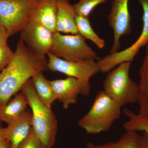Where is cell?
Masks as SVG:
<instances>
[{
  "instance_id": "6",
  "label": "cell",
  "mask_w": 148,
  "mask_h": 148,
  "mask_svg": "<svg viewBox=\"0 0 148 148\" xmlns=\"http://www.w3.org/2000/svg\"><path fill=\"white\" fill-rule=\"evenodd\" d=\"M50 52L58 58L72 62L99 59L96 52L79 34L63 35L55 32Z\"/></svg>"
},
{
  "instance_id": "3",
  "label": "cell",
  "mask_w": 148,
  "mask_h": 148,
  "mask_svg": "<svg viewBox=\"0 0 148 148\" xmlns=\"http://www.w3.org/2000/svg\"><path fill=\"white\" fill-rule=\"evenodd\" d=\"M121 108L104 90H101L95 95L90 110L78 121V125L88 134L107 132L120 117Z\"/></svg>"
},
{
  "instance_id": "5",
  "label": "cell",
  "mask_w": 148,
  "mask_h": 148,
  "mask_svg": "<svg viewBox=\"0 0 148 148\" xmlns=\"http://www.w3.org/2000/svg\"><path fill=\"white\" fill-rule=\"evenodd\" d=\"M47 56V69L75 78L80 85L82 95L87 96L90 94V79L100 72L97 62L93 59L79 62L66 61L56 57L50 52Z\"/></svg>"
},
{
  "instance_id": "10",
  "label": "cell",
  "mask_w": 148,
  "mask_h": 148,
  "mask_svg": "<svg viewBox=\"0 0 148 148\" xmlns=\"http://www.w3.org/2000/svg\"><path fill=\"white\" fill-rule=\"evenodd\" d=\"M129 0H113L108 20L114 32V41L110 53L118 52L121 37L132 31L131 17L129 10Z\"/></svg>"
},
{
  "instance_id": "24",
  "label": "cell",
  "mask_w": 148,
  "mask_h": 148,
  "mask_svg": "<svg viewBox=\"0 0 148 148\" xmlns=\"http://www.w3.org/2000/svg\"><path fill=\"white\" fill-rule=\"evenodd\" d=\"M10 37L4 27L0 24V48L7 44V42Z\"/></svg>"
},
{
  "instance_id": "22",
  "label": "cell",
  "mask_w": 148,
  "mask_h": 148,
  "mask_svg": "<svg viewBox=\"0 0 148 148\" xmlns=\"http://www.w3.org/2000/svg\"><path fill=\"white\" fill-rule=\"evenodd\" d=\"M18 148H44V147L32 127L28 137Z\"/></svg>"
},
{
  "instance_id": "26",
  "label": "cell",
  "mask_w": 148,
  "mask_h": 148,
  "mask_svg": "<svg viewBox=\"0 0 148 148\" xmlns=\"http://www.w3.org/2000/svg\"><path fill=\"white\" fill-rule=\"evenodd\" d=\"M140 148H148V136L145 133L140 135Z\"/></svg>"
},
{
  "instance_id": "9",
  "label": "cell",
  "mask_w": 148,
  "mask_h": 148,
  "mask_svg": "<svg viewBox=\"0 0 148 148\" xmlns=\"http://www.w3.org/2000/svg\"><path fill=\"white\" fill-rule=\"evenodd\" d=\"M20 39L34 53L45 56L52 48L53 33L41 24L29 20L20 32Z\"/></svg>"
},
{
  "instance_id": "19",
  "label": "cell",
  "mask_w": 148,
  "mask_h": 148,
  "mask_svg": "<svg viewBox=\"0 0 148 148\" xmlns=\"http://www.w3.org/2000/svg\"><path fill=\"white\" fill-rule=\"evenodd\" d=\"M123 114L129 118L123 126L125 131L142 132L148 136V118L140 113L136 114L127 109L123 110Z\"/></svg>"
},
{
  "instance_id": "1",
  "label": "cell",
  "mask_w": 148,
  "mask_h": 148,
  "mask_svg": "<svg viewBox=\"0 0 148 148\" xmlns=\"http://www.w3.org/2000/svg\"><path fill=\"white\" fill-rule=\"evenodd\" d=\"M47 63L45 56L34 53L19 39L10 62L0 73V107L8 103L36 74L46 71Z\"/></svg>"
},
{
  "instance_id": "8",
  "label": "cell",
  "mask_w": 148,
  "mask_h": 148,
  "mask_svg": "<svg viewBox=\"0 0 148 148\" xmlns=\"http://www.w3.org/2000/svg\"><path fill=\"white\" fill-rule=\"evenodd\" d=\"M143 10V27L140 36L134 43L127 48L116 53H110L97 61L100 72L106 73L119 64L131 62L141 48L148 42V0H138Z\"/></svg>"
},
{
  "instance_id": "29",
  "label": "cell",
  "mask_w": 148,
  "mask_h": 148,
  "mask_svg": "<svg viewBox=\"0 0 148 148\" xmlns=\"http://www.w3.org/2000/svg\"><path fill=\"white\" fill-rule=\"evenodd\" d=\"M3 127H2L1 124V122L0 121V129H2Z\"/></svg>"
},
{
  "instance_id": "4",
  "label": "cell",
  "mask_w": 148,
  "mask_h": 148,
  "mask_svg": "<svg viewBox=\"0 0 148 148\" xmlns=\"http://www.w3.org/2000/svg\"><path fill=\"white\" fill-rule=\"evenodd\" d=\"M131 62L119 64L108 72L103 82L104 92L121 107L138 103L139 85L130 77Z\"/></svg>"
},
{
  "instance_id": "17",
  "label": "cell",
  "mask_w": 148,
  "mask_h": 148,
  "mask_svg": "<svg viewBox=\"0 0 148 148\" xmlns=\"http://www.w3.org/2000/svg\"><path fill=\"white\" fill-rule=\"evenodd\" d=\"M146 54L139 70L140 96L139 113L148 118V42L146 46Z\"/></svg>"
},
{
  "instance_id": "12",
  "label": "cell",
  "mask_w": 148,
  "mask_h": 148,
  "mask_svg": "<svg viewBox=\"0 0 148 148\" xmlns=\"http://www.w3.org/2000/svg\"><path fill=\"white\" fill-rule=\"evenodd\" d=\"M32 114L27 110L20 117L3 128L6 140L10 148H18L30 133L32 128Z\"/></svg>"
},
{
  "instance_id": "16",
  "label": "cell",
  "mask_w": 148,
  "mask_h": 148,
  "mask_svg": "<svg viewBox=\"0 0 148 148\" xmlns=\"http://www.w3.org/2000/svg\"><path fill=\"white\" fill-rule=\"evenodd\" d=\"M32 79L40 100L46 106L51 107L56 98L50 81L46 78L43 73L36 74Z\"/></svg>"
},
{
  "instance_id": "25",
  "label": "cell",
  "mask_w": 148,
  "mask_h": 148,
  "mask_svg": "<svg viewBox=\"0 0 148 148\" xmlns=\"http://www.w3.org/2000/svg\"><path fill=\"white\" fill-rule=\"evenodd\" d=\"M116 142H110L101 145H96L90 142H88L86 148H115Z\"/></svg>"
},
{
  "instance_id": "27",
  "label": "cell",
  "mask_w": 148,
  "mask_h": 148,
  "mask_svg": "<svg viewBox=\"0 0 148 148\" xmlns=\"http://www.w3.org/2000/svg\"><path fill=\"white\" fill-rule=\"evenodd\" d=\"M6 141L3 133V128L0 129V148H2Z\"/></svg>"
},
{
  "instance_id": "7",
  "label": "cell",
  "mask_w": 148,
  "mask_h": 148,
  "mask_svg": "<svg viewBox=\"0 0 148 148\" xmlns=\"http://www.w3.org/2000/svg\"><path fill=\"white\" fill-rule=\"evenodd\" d=\"M39 0H0V24L10 37L20 32Z\"/></svg>"
},
{
  "instance_id": "23",
  "label": "cell",
  "mask_w": 148,
  "mask_h": 148,
  "mask_svg": "<svg viewBox=\"0 0 148 148\" xmlns=\"http://www.w3.org/2000/svg\"><path fill=\"white\" fill-rule=\"evenodd\" d=\"M14 52L8 44L0 48V73L5 69L10 62Z\"/></svg>"
},
{
  "instance_id": "18",
  "label": "cell",
  "mask_w": 148,
  "mask_h": 148,
  "mask_svg": "<svg viewBox=\"0 0 148 148\" xmlns=\"http://www.w3.org/2000/svg\"><path fill=\"white\" fill-rule=\"evenodd\" d=\"M76 22L78 34L85 39L92 42L99 48L102 49L106 45V41L92 29L88 17L77 15Z\"/></svg>"
},
{
  "instance_id": "28",
  "label": "cell",
  "mask_w": 148,
  "mask_h": 148,
  "mask_svg": "<svg viewBox=\"0 0 148 148\" xmlns=\"http://www.w3.org/2000/svg\"><path fill=\"white\" fill-rule=\"evenodd\" d=\"M2 148H10V143L7 140L6 141L5 143L4 144Z\"/></svg>"
},
{
  "instance_id": "15",
  "label": "cell",
  "mask_w": 148,
  "mask_h": 148,
  "mask_svg": "<svg viewBox=\"0 0 148 148\" xmlns=\"http://www.w3.org/2000/svg\"><path fill=\"white\" fill-rule=\"evenodd\" d=\"M28 101L22 92L14 95L5 106L0 107V121L7 125L18 119L27 110Z\"/></svg>"
},
{
  "instance_id": "21",
  "label": "cell",
  "mask_w": 148,
  "mask_h": 148,
  "mask_svg": "<svg viewBox=\"0 0 148 148\" xmlns=\"http://www.w3.org/2000/svg\"><path fill=\"white\" fill-rule=\"evenodd\" d=\"M108 0H79L73 5L77 15L88 17L94 9Z\"/></svg>"
},
{
  "instance_id": "13",
  "label": "cell",
  "mask_w": 148,
  "mask_h": 148,
  "mask_svg": "<svg viewBox=\"0 0 148 148\" xmlns=\"http://www.w3.org/2000/svg\"><path fill=\"white\" fill-rule=\"evenodd\" d=\"M57 0H39L29 20L46 27L53 34L56 32Z\"/></svg>"
},
{
  "instance_id": "20",
  "label": "cell",
  "mask_w": 148,
  "mask_h": 148,
  "mask_svg": "<svg viewBox=\"0 0 148 148\" xmlns=\"http://www.w3.org/2000/svg\"><path fill=\"white\" fill-rule=\"evenodd\" d=\"M116 142L115 148H140V135L135 131H125Z\"/></svg>"
},
{
  "instance_id": "11",
  "label": "cell",
  "mask_w": 148,
  "mask_h": 148,
  "mask_svg": "<svg viewBox=\"0 0 148 148\" xmlns=\"http://www.w3.org/2000/svg\"><path fill=\"white\" fill-rule=\"evenodd\" d=\"M55 92L56 100L62 103L63 108H69L71 105L76 104L78 96L81 94L78 81L73 77L50 81Z\"/></svg>"
},
{
  "instance_id": "2",
  "label": "cell",
  "mask_w": 148,
  "mask_h": 148,
  "mask_svg": "<svg viewBox=\"0 0 148 148\" xmlns=\"http://www.w3.org/2000/svg\"><path fill=\"white\" fill-rule=\"evenodd\" d=\"M21 91L27 98L32 114V127L44 148H52L56 141L57 121L51 107L40 100L35 90L32 79L22 86Z\"/></svg>"
},
{
  "instance_id": "14",
  "label": "cell",
  "mask_w": 148,
  "mask_h": 148,
  "mask_svg": "<svg viewBox=\"0 0 148 148\" xmlns=\"http://www.w3.org/2000/svg\"><path fill=\"white\" fill-rule=\"evenodd\" d=\"M56 31L71 34H78L76 18L77 14L70 0H57Z\"/></svg>"
}]
</instances>
